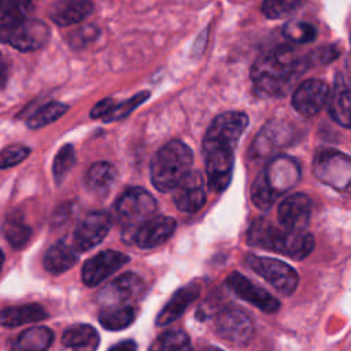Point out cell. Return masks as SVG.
<instances>
[{"mask_svg":"<svg viewBox=\"0 0 351 351\" xmlns=\"http://www.w3.org/2000/svg\"><path fill=\"white\" fill-rule=\"evenodd\" d=\"M248 125L247 114L226 111L219 114L208 126L202 152L206 163L207 184L214 192H222L232 180L234 149Z\"/></svg>","mask_w":351,"mask_h":351,"instance_id":"1","label":"cell"},{"mask_svg":"<svg viewBox=\"0 0 351 351\" xmlns=\"http://www.w3.org/2000/svg\"><path fill=\"white\" fill-rule=\"evenodd\" d=\"M296 53L289 47H277L262 53L251 67V80L261 96H284L299 69Z\"/></svg>","mask_w":351,"mask_h":351,"instance_id":"2","label":"cell"},{"mask_svg":"<svg viewBox=\"0 0 351 351\" xmlns=\"http://www.w3.org/2000/svg\"><path fill=\"white\" fill-rule=\"evenodd\" d=\"M299 178L300 166L296 159L287 155L273 156L252 182V203L262 211L269 210L281 195L295 186Z\"/></svg>","mask_w":351,"mask_h":351,"instance_id":"3","label":"cell"},{"mask_svg":"<svg viewBox=\"0 0 351 351\" xmlns=\"http://www.w3.org/2000/svg\"><path fill=\"white\" fill-rule=\"evenodd\" d=\"M250 245L274 251L292 259L302 261L314 250V237L306 230L276 228L263 218L255 219L247 233Z\"/></svg>","mask_w":351,"mask_h":351,"instance_id":"4","label":"cell"},{"mask_svg":"<svg viewBox=\"0 0 351 351\" xmlns=\"http://www.w3.org/2000/svg\"><path fill=\"white\" fill-rule=\"evenodd\" d=\"M193 154L182 141L173 140L156 151L151 160V181L159 192H169L191 171Z\"/></svg>","mask_w":351,"mask_h":351,"instance_id":"5","label":"cell"},{"mask_svg":"<svg viewBox=\"0 0 351 351\" xmlns=\"http://www.w3.org/2000/svg\"><path fill=\"white\" fill-rule=\"evenodd\" d=\"M156 211L155 197L145 189L134 186L121 195L115 203V217L123 234L133 239L137 229Z\"/></svg>","mask_w":351,"mask_h":351,"instance_id":"6","label":"cell"},{"mask_svg":"<svg viewBox=\"0 0 351 351\" xmlns=\"http://www.w3.org/2000/svg\"><path fill=\"white\" fill-rule=\"evenodd\" d=\"M51 36L48 25L40 19L23 16L0 23V41L22 52L43 48Z\"/></svg>","mask_w":351,"mask_h":351,"instance_id":"7","label":"cell"},{"mask_svg":"<svg viewBox=\"0 0 351 351\" xmlns=\"http://www.w3.org/2000/svg\"><path fill=\"white\" fill-rule=\"evenodd\" d=\"M313 173L322 184L347 191L351 182L350 156L336 149H321L314 156Z\"/></svg>","mask_w":351,"mask_h":351,"instance_id":"8","label":"cell"},{"mask_svg":"<svg viewBox=\"0 0 351 351\" xmlns=\"http://www.w3.org/2000/svg\"><path fill=\"white\" fill-rule=\"evenodd\" d=\"M245 263L252 271L263 277L281 293H292L299 284L298 273L282 261L248 254L245 256Z\"/></svg>","mask_w":351,"mask_h":351,"instance_id":"9","label":"cell"},{"mask_svg":"<svg viewBox=\"0 0 351 351\" xmlns=\"http://www.w3.org/2000/svg\"><path fill=\"white\" fill-rule=\"evenodd\" d=\"M293 140L292 126L281 119H271L262 126L256 134L252 145L251 155L254 159H265L288 147Z\"/></svg>","mask_w":351,"mask_h":351,"instance_id":"10","label":"cell"},{"mask_svg":"<svg viewBox=\"0 0 351 351\" xmlns=\"http://www.w3.org/2000/svg\"><path fill=\"white\" fill-rule=\"evenodd\" d=\"M215 329L218 335L234 344H247L254 335L251 317L237 306H226L217 314Z\"/></svg>","mask_w":351,"mask_h":351,"instance_id":"11","label":"cell"},{"mask_svg":"<svg viewBox=\"0 0 351 351\" xmlns=\"http://www.w3.org/2000/svg\"><path fill=\"white\" fill-rule=\"evenodd\" d=\"M143 292V281L140 276L132 271H126L107 284L99 293V303L101 307L126 306L136 300Z\"/></svg>","mask_w":351,"mask_h":351,"instance_id":"12","label":"cell"},{"mask_svg":"<svg viewBox=\"0 0 351 351\" xmlns=\"http://www.w3.org/2000/svg\"><path fill=\"white\" fill-rule=\"evenodd\" d=\"M329 86L321 80L303 81L292 95V107L303 117L318 114L328 103Z\"/></svg>","mask_w":351,"mask_h":351,"instance_id":"13","label":"cell"},{"mask_svg":"<svg viewBox=\"0 0 351 351\" xmlns=\"http://www.w3.org/2000/svg\"><path fill=\"white\" fill-rule=\"evenodd\" d=\"M111 228V218L106 211L88 214L74 230V248L85 252L103 241Z\"/></svg>","mask_w":351,"mask_h":351,"instance_id":"14","label":"cell"},{"mask_svg":"<svg viewBox=\"0 0 351 351\" xmlns=\"http://www.w3.org/2000/svg\"><path fill=\"white\" fill-rule=\"evenodd\" d=\"M226 285L240 299L254 304L262 311L276 313L280 308V302L273 295L251 282L239 271H233L226 277Z\"/></svg>","mask_w":351,"mask_h":351,"instance_id":"15","label":"cell"},{"mask_svg":"<svg viewBox=\"0 0 351 351\" xmlns=\"http://www.w3.org/2000/svg\"><path fill=\"white\" fill-rule=\"evenodd\" d=\"M174 204L184 213H196L206 203V184L199 171L191 170L174 186Z\"/></svg>","mask_w":351,"mask_h":351,"instance_id":"16","label":"cell"},{"mask_svg":"<svg viewBox=\"0 0 351 351\" xmlns=\"http://www.w3.org/2000/svg\"><path fill=\"white\" fill-rule=\"evenodd\" d=\"M129 262V256L118 251H101L84 263L82 281L88 287H96L110 274Z\"/></svg>","mask_w":351,"mask_h":351,"instance_id":"17","label":"cell"},{"mask_svg":"<svg viewBox=\"0 0 351 351\" xmlns=\"http://www.w3.org/2000/svg\"><path fill=\"white\" fill-rule=\"evenodd\" d=\"M311 217V200L304 193L287 196L277 208V218L282 228L304 230Z\"/></svg>","mask_w":351,"mask_h":351,"instance_id":"18","label":"cell"},{"mask_svg":"<svg viewBox=\"0 0 351 351\" xmlns=\"http://www.w3.org/2000/svg\"><path fill=\"white\" fill-rule=\"evenodd\" d=\"M176 228L177 222L171 217H151L137 229L133 236V241L140 248H154L169 240Z\"/></svg>","mask_w":351,"mask_h":351,"instance_id":"19","label":"cell"},{"mask_svg":"<svg viewBox=\"0 0 351 351\" xmlns=\"http://www.w3.org/2000/svg\"><path fill=\"white\" fill-rule=\"evenodd\" d=\"M328 111L330 118L343 128L351 125V92L343 75H337L328 97Z\"/></svg>","mask_w":351,"mask_h":351,"instance_id":"20","label":"cell"},{"mask_svg":"<svg viewBox=\"0 0 351 351\" xmlns=\"http://www.w3.org/2000/svg\"><path fill=\"white\" fill-rule=\"evenodd\" d=\"M199 293H200V285L196 281H192L184 285L182 288H180L178 291H176V293L170 298L167 304L158 314L155 321L156 325L165 326L178 319L184 314L186 307L196 300Z\"/></svg>","mask_w":351,"mask_h":351,"instance_id":"21","label":"cell"},{"mask_svg":"<svg viewBox=\"0 0 351 351\" xmlns=\"http://www.w3.org/2000/svg\"><path fill=\"white\" fill-rule=\"evenodd\" d=\"M92 11L90 0H58L51 4L48 16L58 26H70L84 21Z\"/></svg>","mask_w":351,"mask_h":351,"instance_id":"22","label":"cell"},{"mask_svg":"<svg viewBox=\"0 0 351 351\" xmlns=\"http://www.w3.org/2000/svg\"><path fill=\"white\" fill-rule=\"evenodd\" d=\"M99 341L96 329L88 324L73 325L62 336V344L71 351H96Z\"/></svg>","mask_w":351,"mask_h":351,"instance_id":"23","label":"cell"},{"mask_svg":"<svg viewBox=\"0 0 351 351\" xmlns=\"http://www.w3.org/2000/svg\"><path fill=\"white\" fill-rule=\"evenodd\" d=\"M48 317L47 311L37 303L11 306L0 310V325L15 328L29 322H38Z\"/></svg>","mask_w":351,"mask_h":351,"instance_id":"24","label":"cell"},{"mask_svg":"<svg viewBox=\"0 0 351 351\" xmlns=\"http://www.w3.org/2000/svg\"><path fill=\"white\" fill-rule=\"evenodd\" d=\"M53 341V333L47 326L26 329L14 341L11 351H47Z\"/></svg>","mask_w":351,"mask_h":351,"instance_id":"25","label":"cell"},{"mask_svg":"<svg viewBox=\"0 0 351 351\" xmlns=\"http://www.w3.org/2000/svg\"><path fill=\"white\" fill-rule=\"evenodd\" d=\"M77 262V255L71 247L63 241L55 243L44 255L43 263L47 271L52 274H60L71 269Z\"/></svg>","mask_w":351,"mask_h":351,"instance_id":"26","label":"cell"},{"mask_svg":"<svg viewBox=\"0 0 351 351\" xmlns=\"http://www.w3.org/2000/svg\"><path fill=\"white\" fill-rule=\"evenodd\" d=\"M117 169L108 162H95L86 171L85 184L96 193H106L117 180Z\"/></svg>","mask_w":351,"mask_h":351,"instance_id":"27","label":"cell"},{"mask_svg":"<svg viewBox=\"0 0 351 351\" xmlns=\"http://www.w3.org/2000/svg\"><path fill=\"white\" fill-rule=\"evenodd\" d=\"M136 319V308L132 304L103 307L99 313V322L108 330H121L128 328Z\"/></svg>","mask_w":351,"mask_h":351,"instance_id":"28","label":"cell"},{"mask_svg":"<svg viewBox=\"0 0 351 351\" xmlns=\"http://www.w3.org/2000/svg\"><path fill=\"white\" fill-rule=\"evenodd\" d=\"M148 351H193V348L186 332L171 329L158 336Z\"/></svg>","mask_w":351,"mask_h":351,"instance_id":"29","label":"cell"},{"mask_svg":"<svg viewBox=\"0 0 351 351\" xmlns=\"http://www.w3.org/2000/svg\"><path fill=\"white\" fill-rule=\"evenodd\" d=\"M5 239L14 248H23L32 234L30 228L23 222L22 217L19 214L10 215L3 226Z\"/></svg>","mask_w":351,"mask_h":351,"instance_id":"30","label":"cell"},{"mask_svg":"<svg viewBox=\"0 0 351 351\" xmlns=\"http://www.w3.org/2000/svg\"><path fill=\"white\" fill-rule=\"evenodd\" d=\"M67 110H69V107L66 104L59 103V101H51V103L45 104L44 107H41L38 111H36L27 119L26 125L30 129L44 128V126L55 122L56 119H59L62 115H64Z\"/></svg>","mask_w":351,"mask_h":351,"instance_id":"31","label":"cell"},{"mask_svg":"<svg viewBox=\"0 0 351 351\" xmlns=\"http://www.w3.org/2000/svg\"><path fill=\"white\" fill-rule=\"evenodd\" d=\"M284 36L296 44H306V43H311L315 40L317 37V30L313 25L303 22V21H292L288 22L284 29Z\"/></svg>","mask_w":351,"mask_h":351,"instance_id":"32","label":"cell"},{"mask_svg":"<svg viewBox=\"0 0 351 351\" xmlns=\"http://www.w3.org/2000/svg\"><path fill=\"white\" fill-rule=\"evenodd\" d=\"M304 0H263L262 12L269 19H281L298 10Z\"/></svg>","mask_w":351,"mask_h":351,"instance_id":"33","label":"cell"},{"mask_svg":"<svg viewBox=\"0 0 351 351\" xmlns=\"http://www.w3.org/2000/svg\"><path fill=\"white\" fill-rule=\"evenodd\" d=\"M149 97V92H138L137 95L132 96L126 101H122L119 104H114L112 108L101 118L104 122H114L126 118L136 107H138L141 103H144Z\"/></svg>","mask_w":351,"mask_h":351,"instance_id":"34","label":"cell"},{"mask_svg":"<svg viewBox=\"0 0 351 351\" xmlns=\"http://www.w3.org/2000/svg\"><path fill=\"white\" fill-rule=\"evenodd\" d=\"M74 163H75V151L73 145L71 144L63 145L55 155L53 165H52L53 178L58 184L62 182V180L66 177V174L70 171Z\"/></svg>","mask_w":351,"mask_h":351,"instance_id":"35","label":"cell"},{"mask_svg":"<svg viewBox=\"0 0 351 351\" xmlns=\"http://www.w3.org/2000/svg\"><path fill=\"white\" fill-rule=\"evenodd\" d=\"M32 8V0H0V23L27 16Z\"/></svg>","mask_w":351,"mask_h":351,"instance_id":"36","label":"cell"},{"mask_svg":"<svg viewBox=\"0 0 351 351\" xmlns=\"http://www.w3.org/2000/svg\"><path fill=\"white\" fill-rule=\"evenodd\" d=\"M30 154V149L25 145L12 144L0 151V169H8L21 163Z\"/></svg>","mask_w":351,"mask_h":351,"instance_id":"37","label":"cell"},{"mask_svg":"<svg viewBox=\"0 0 351 351\" xmlns=\"http://www.w3.org/2000/svg\"><path fill=\"white\" fill-rule=\"evenodd\" d=\"M114 104H115V103H114L112 99H110V97L103 99L101 101H99V103L92 108L90 117H92V118H103V117L112 108Z\"/></svg>","mask_w":351,"mask_h":351,"instance_id":"38","label":"cell"},{"mask_svg":"<svg viewBox=\"0 0 351 351\" xmlns=\"http://www.w3.org/2000/svg\"><path fill=\"white\" fill-rule=\"evenodd\" d=\"M136 350H137V346L133 340H123L112 346L108 351H136Z\"/></svg>","mask_w":351,"mask_h":351,"instance_id":"39","label":"cell"},{"mask_svg":"<svg viewBox=\"0 0 351 351\" xmlns=\"http://www.w3.org/2000/svg\"><path fill=\"white\" fill-rule=\"evenodd\" d=\"M7 81H8V66L0 52V92L7 85Z\"/></svg>","mask_w":351,"mask_h":351,"instance_id":"40","label":"cell"},{"mask_svg":"<svg viewBox=\"0 0 351 351\" xmlns=\"http://www.w3.org/2000/svg\"><path fill=\"white\" fill-rule=\"evenodd\" d=\"M202 351H223V350H221V348H218V347H206V348H203Z\"/></svg>","mask_w":351,"mask_h":351,"instance_id":"41","label":"cell"},{"mask_svg":"<svg viewBox=\"0 0 351 351\" xmlns=\"http://www.w3.org/2000/svg\"><path fill=\"white\" fill-rule=\"evenodd\" d=\"M3 263H4V255H3V251L0 250V271H1V267H3Z\"/></svg>","mask_w":351,"mask_h":351,"instance_id":"42","label":"cell"}]
</instances>
